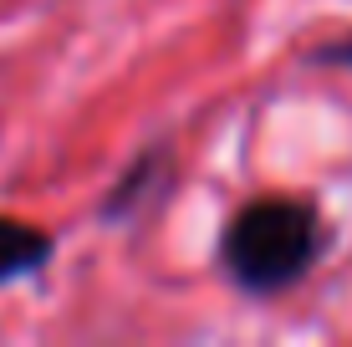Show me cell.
<instances>
[{
    "label": "cell",
    "mask_w": 352,
    "mask_h": 347,
    "mask_svg": "<svg viewBox=\"0 0 352 347\" xmlns=\"http://www.w3.org/2000/svg\"><path fill=\"white\" fill-rule=\"evenodd\" d=\"M46 256H52V240H46L36 225L0 220V286L31 276V271H41Z\"/></svg>",
    "instance_id": "obj_2"
},
{
    "label": "cell",
    "mask_w": 352,
    "mask_h": 347,
    "mask_svg": "<svg viewBox=\"0 0 352 347\" xmlns=\"http://www.w3.org/2000/svg\"><path fill=\"white\" fill-rule=\"evenodd\" d=\"M322 225L301 199H256L230 220L225 235V271L245 291H286L317 260Z\"/></svg>",
    "instance_id": "obj_1"
}]
</instances>
